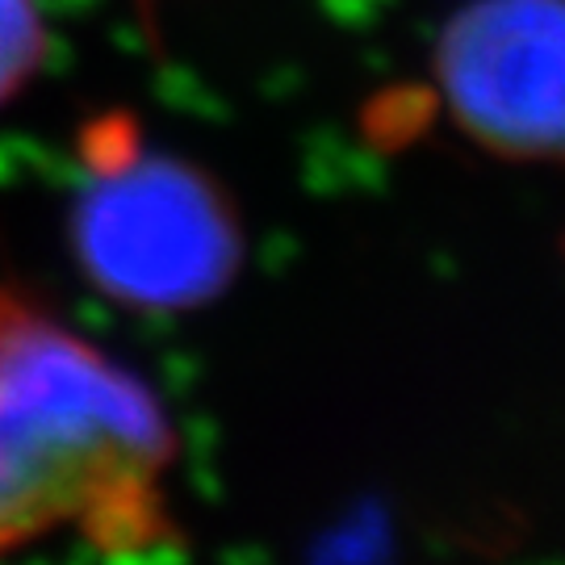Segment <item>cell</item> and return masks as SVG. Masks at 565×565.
<instances>
[{
    "label": "cell",
    "mask_w": 565,
    "mask_h": 565,
    "mask_svg": "<svg viewBox=\"0 0 565 565\" xmlns=\"http://www.w3.org/2000/svg\"><path fill=\"white\" fill-rule=\"evenodd\" d=\"M172 431L151 390L18 294H0V553L76 532L102 553L177 541Z\"/></svg>",
    "instance_id": "obj_1"
},
{
    "label": "cell",
    "mask_w": 565,
    "mask_h": 565,
    "mask_svg": "<svg viewBox=\"0 0 565 565\" xmlns=\"http://www.w3.org/2000/svg\"><path fill=\"white\" fill-rule=\"evenodd\" d=\"M76 243L88 277L135 306H189L218 294L239 243L214 184L151 151L121 118L84 135Z\"/></svg>",
    "instance_id": "obj_2"
},
{
    "label": "cell",
    "mask_w": 565,
    "mask_h": 565,
    "mask_svg": "<svg viewBox=\"0 0 565 565\" xmlns=\"http://www.w3.org/2000/svg\"><path fill=\"white\" fill-rule=\"evenodd\" d=\"M452 114L494 151L565 163V0H478L440 46Z\"/></svg>",
    "instance_id": "obj_3"
},
{
    "label": "cell",
    "mask_w": 565,
    "mask_h": 565,
    "mask_svg": "<svg viewBox=\"0 0 565 565\" xmlns=\"http://www.w3.org/2000/svg\"><path fill=\"white\" fill-rule=\"evenodd\" d=\"M42 60V21L34 0H0V105L18 97Z\"/></svg>",
    "instance_id": "obj_4"
}]
</instances>
